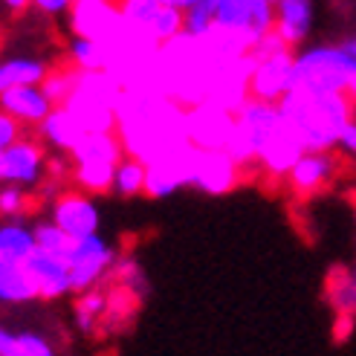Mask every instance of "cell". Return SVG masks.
I'll return each mask as SVG.
<instances>
[{
	"mask_svg": "<svg viewBox=\"0 0 356 356\" xmlns=\"http://www.w3.org/2000/svg\"><path fill=\"white\" fill-rule=\"evenodd\" d=\"M116 119V134L124 145V154L136 156L145 165L188 145L186 111L165 96L124 90Z\"/></svg>",
	"mask_w": 356,
	"mask_h": 356,
	"instance_id": "cell-1",
	"label": "cell"
},
{
	"mask_svg": "<svg viewBox=\"0 0 356 356\" xmlns=\"http://www.w3.org/2000/svg\"><path fill=\"white\" fill-rule=\"evenodd\" d=\"M284 122L296 131L301 145L313 154H325L339 145V136L350 122H356V102L350 93L313 96L307 90H290L278 102Z\"/></svg>",
	"mask_w": 356,
	"mask_h": 356,
	"instance_id": "cell-2",
	"label": "cell"
},
{
	"mask_svg": "<svg viewBox=\"0 0 356 356\" xmlns=\"http://www.w3.org/2000/svg\"><path fill=\"white\" fill-rule=\"evenodd\" d=\"M353 81H356V61L342 49V44L310 47L301 56H296L293 90H307L313 96H336V93H350Z\"/></svg>",
	"mask_w": 356,
	"mask_h": 356,
	"instance_id": "cell-3",
	"label": "cell"
},
{
	"mask_svg": "<svg viewBox=\"0 0 356 356\" xmlns=\"http://www.w3.org/2000/svg\"><path fill=\"white\" fill-rule=\"evenodd\" d=\"M215 26L238 35L252 49L264 35L275 29V6L270 0H218Z\"/></svg>",
	"mask_w": 356,
	"mask_h": 356,
	"instance_id": "cell-4",
	"label": "cell"
},
{
	"mask_svg": "<svg viewBox=\"0 0 356 356\" xmlns=\"http://www.w3.org/2000/svg\"><path fill=\"white\" fill-rule=\"evenodd\" d=\"M67 264L70 278H73V293H87L116 266V249L108 246L99 235L81 238L70 249Z\"/></svg>",
	"mask_w": 356,
	"mask_h": 356,
	"instance_id": "cell-5",
	"label": "cell"
},
{
	"mask_svg": "<svg viewBox=\"0 0 356 356\" xmlns=\"http://www.w3.org/2000/svg\"><path fill=\"white\" fill-rule=\"evenodd\" d=\"M124 26V17L119 12V3L113 0H76L70 9V29L76 38L111 44Z\"/></svg>",
	"mask_w": 356,
	"mask_h": 356,
	"instance_id": "cell-6",
	"label": "cell"
},
{
	"mask_svg": "<svg viewBox=\"0 0 356 356\" xmlns=\"http://www.w3.org/2000/svg\"><path fill=\"white\" fill-rule=\"evenodd\" d=\"M235 131V113H229L220 104H194L186 111V134L188 142L200 151H226V142Z\"/></svg>",
	"mask_w": 356,
	"mask_h": 356,
	"instance_id": "cell-7",
	"label": "cell"
},
{
	"mask_svg": "<svg viewBox=\"0 0 356 356\" xmlns=\"http://www.w3.org/2000/svg\"><path fill=\"white\" fill-rule=\"evenodd\" d=\"M296 87V56L281 52V56L255 61V70L249 76V99L278 104Z\"/></svg>",
	"mask_w": 356,
	"mask_h": 356,
	"instance_id": "cell-8",
	"label": "cell"
},
{
	"mask_svg": "<svg viewBox=\"0 0 356 356\" xmlns=\"http://www.w3.org/2000/svg\"><path fill=\"white\" fill-rule=\"evenodd\" d=\"M47 171V154L32 136H21L12 148L3 151V168H0V183L32 188L41 183Z\"/></svg>",
	"mask_w": 356,
	"mask_h": 356,
	"instance_id": "cell-9",
	"label": "cell"
},
{
	"mask_svg": "<svg viewBox=\"0 0 356 356\" xmlns=\"http://www.w3.org/2000/svg\"><path fill=\"white\" fill-rule=\"evenodd\" d=\"M52 223L73 238H93L99 235V209L96 203L81 191H61L56 200H52Z\"/></svg>",
	"mask_w": 356,
	"mask_h": 356,
	"instance_id": "cell-10",
	"label": "cell"
},
{
	"mask_svg": "<svg viewBox=\"0 0 356 356\" xmlns=\"http://www.w3.org/2000/svg\"><path fill=\"white\" fill-rule=\"evenodd\" d=\"M305 154H307V148L301 145V139L296 136V131L284 122L281 128L275 131V136L264 145V151L258 156V168L266 177H273V180H287L290 171L296 168V163Z\"/></svg>",
	"mask_w": 356,
	"mask_h": 356,
	"instance_id": "cell-11",
	"label": "cell"
},
{
	"mask_svg": "<svg viewBox=\"0 0 356 356\" xmlns=\"http://www.w3.org/2000/svg\"><path fill=\"white\" fill-rule=\"evenodd\" d=\"M241 165L226 151H200L191 186L203 194H226L241 183Z\"/></svg>",
	"mask_w": 356,
	"mask_h": 356,
	"instance_id": "cell-12",
	"label": "cell"
},
{
	"mask_svg": "<svg viewBox=\"0 0 356 356\" xmlns=\"http://www.w3.org/2000/svg\"><path fill=\"white\" fill-rule=\"evenodd\" d=\"M26 270L32 273L35 284H38V296L41 298H61L67 293H73V278H70V264L58 255H49L44 249L35 252L24 261Z\"/></svg>",
	"mask_w": 356,
	"mask_h": 356,
	"instance_id": "cell-13",
	"label": "cell"
},
{
	"mask_svg": "<svg viewBox=\"0 0 356 356\" xmlns=\"http://www.w3.org/2000/svg\"><path fill=\"white\" fill-rule=\"evenodd\" d=\"M336 174H339V159H336L333 151H325V154L307 151L296 163V168L290 171L287 186L296 194H316V191H322L325 186H330Z\"/></svg>",
	"mask_w": 356,
	"mask_h": 356,
	"instance_id": "cell-14",
	"label": "cell"
},
{
	"mask_svg": "<svg viewBox=\"0 0 356 356\" xmlns=\"http://www.w3.org/2000/svg\"><path fill=\"white\" fill-rule=\"evenodd\" d=\"M52 108L56 104L47 99L41 87H6L0 93V111L21 124H41L52 113Z\"/></svg>",
	"mask_w": 356,
	"mask_h": 356,
	"instance_id": "cell-15",
	"label": "cell"
},
{
	"mask_svg": "<svg viewBox=\"0 0 356 356\" xmlns=\"http://www.w3.org/2000/svg\"><path fill=\"white\" fill-rule=\"evenodd\" d=\"M313 26V0H284L275 6V32L290 49L307 41Z\"/></svg>",
	"mask_w": 356,
	"mask_h": 356,
	"instance_id": "cell-16",
	"label": "cell"
},
{
	"mask_svg": "<svg viewBox=\"0 0 356 356\" xmlns=\"http://www.w3.org/2000/svg\"><path fill=\"white\" fill-rule=\"evenodd\" d=\"M64 108L70 111V116H73L79 122V128L84 134H113L116 131V111L108 108V104H102L90 96H84V93H73L70 96V102L64 104Z\"/></svg>",
	"mask_w": 356,
	"mask_h": 356,
	"instance_id": "cell-17",
	"label": "cell"
},
{
	"mask_svg": "<svg viewBox=\"0 0 356 356\" xmlns=\"http://www.w3.org/2000/svg\"><path fill=\"white\" fill-rule=\"evenodd\" d=\"M70 156L76 165H119L128 154L119 134H87Z\"/></svg>",
	"mask_w": 356,
	"mask_h": 356,
	"instance_id": "cell-18",
	"label": "cell"
},
{
	"mask_svg": "<svg viewBox=\"0 0 356 356\" xmlns=\"http://www.w3.org/2000/svg\"><path fill=\"white\" fill-rule=\"evenodd\" d=\"M38 134L49 142L52 148H58L61 154H73L79 148V142L87 136L81 128H79V122L70 116V111L64 108H52V113L38 124Z\"/></svg>",
	"mask_w": 356,
	"mask_h": 356,
	"instance_id": "cell-19",
	"label": "cell"
},
{
	"mask_svg": "<svg viewBox=\"0 0 356 356\" xmlns=\"http://www.w3.org/2000/svg\"><path fill=\"white\" fill-rule=\"evenodd\" d=\"M41 298L26 264H3L0 261V301L6 305H24V301Z\"/></svg>",
	"mask_w": 356,
	"mask_h": 356,
	"instance_id": "cell-20",
	"label": "cell"
},
{
	"mask_svg": "<svg viewBox=\"0 0 356 356\" xmlns=\"http://www.w3.org/2000/svg\"><path fill=\"white\" fill-rule=\"evenodd\" d=\"M35 232L24 223H0V261L3 264H24L35 252Z\"/></svg>",
	"mask_w": 356,
	"mask_h": 356,
	"instance_id": "cell-21",
	"label": "cell"
},
{
	"mask_svg": "<svg viewBox=\"0 0 356 356\" xmlns=\"http://www.w3.org/2000/svg\"><path fill=\"white\" fill-rule=\"evenodd\" d=\"M325 296L330 301V307L336 310V316H353L356 318V281L353 273L345 266H336L327 273L325 281Z\"/></svg>",
	"mask_w": 356,
	"mask_h": 356,
	"instance_id": "cell-22",
	"label": "cell"
},
{
	"mask_svg": "<svg viewBox=\"0 0 356 356\" xmlns=\"http://www.w3.org/2000/svg\"><path fill=\"white\" fill-rule=\"evenodd\" d=\"M49 70L38 58H9L3 61V79L6 87H41Z\"/></svg>",
	"mask_w": 356,
	"mask_h": 356,
	"instance_id": "cell-23",
	"label": "cell"
},
{
	"mask_svg": "<svg viewBox=\"0 0 356 356\" xmlns=\"http://www.w3.org/2000/svg\"><path fill=\"white\" fill-rule=\"evenodd\" d=\"M145 180H148V165L139 163L136 156H124L116 165L113 191L119 197H136V194H145Z\"/></svg>",
	"mask_w": 356,
	"mask_h": 356,
	"instance_id": "cell-24",
	"label": "cell"
},
{
	"mask_svg": "<svg viewBox=\"0 0 356 356\" xmlns=\"http://www.w3.org/2000/svg\"><path fill=\"white\" fill-rule=\"evenodd\" d=\"M0 356H52V348L38 333L0 330Z\"/></svg>",
	"mask_w": 356,
	"mask_h": 356,
	"instance_id": "cell-25",
	"label": "cell"
},
{
	"mask_svg": "<svg viewBox=\"0 0 356 356\" xmlns=\"http://www.w3.org/2000/svg\"><path fill=\"white\" fill-rule=\"evenodd\" d=\"M79 76L81 70L79 67H61V70H49V76L44 79L41 90L47 93V99L56 104V108H61V104L70 102V96L76 93V84H79Z\"/></svg>",
	"mask_w": 356,
	"mask_h": 356,
	"instance_id": "cell-26",
	"label": "cell"
},
{
	"mask_svg": "<svg viewBox=\"0 0 356 356\" xmlns=\"http://www.w3.org/2000/svg\"><path fill=\"white\" fill-rule=\"evenodd\" d=\"M70 58H73V67L90 73V70H108L111 67V49L104 44L96 41H84V38H73L70 44Z\"/></svg>",
	"mask_w": 356,
	"mask_h": 356,
	"instance_id": "cell-27",
	"label": "cell"
},
{
	"mask_svg": "<svg viewBox=\"0 0 356 356\" xmlns=\"http://www.w3.org/2000/svg\"><path fill=\"white\" fill-rule=\"evenodd\" d=\"M73 180L87 194H111L116 180V165H76Z\"/></svg>",
	"mask_w": 356,
	"mask_h": 356,
	"instance_id": "cell-28",
	"label": "cell"
},
{
	"mask_svg": "<svg viewBox=\"0 0 356 356\" xmlns=\"http://www.w3.org/2000/svg\"><path fill=\"white\" fill-rule=\"evenodd\" d=\"M148 32H151V38H154L159 47L168 44V41H174V38H180V35L186 32V12L171 9V6H163V9L156 12L154 21H151Z\"/></svg>",
	"mask_w": 356,
	"mask_h": 356,
	"instance_id": "cell-29",
	"label": "cell"
},
{
	"mask_svg": "<svg viewBox=\"0 0 356 356\" xmlns=\"http://www.w3.org/2000/svg\"><path fill=\"white\" fill-rule=\"evenodd\" d=\"M104 313H108V296L99 290H87L76 301V325L84 333H93V327L99 325V318H104Z\"/></svg>",
	"mask_w": 356,
	"mask_h": 356,
	"instance_id": "cell-30",
	"label": "cell"
},
{
	"mask_svg": "<svg viewBox=\"0 0 356 356\" xmlns=\"http://www.w3.org/2000/svg\"><path fill=\"white\" fill-rule=\"evenodd\" d=\"M32 232H35V246L44 249V252H49V255H58L64 261H67L70 249H73V243H76L73 238L64 232V229H58L52 220L49 223H35Z\"/></svg>",
	"mask_w": 356,
	"mask_h": 356,
	"instance_id": "cell-31",
	"label": "cell"
},
{
	"mask_svg": "<svg viewBox=\"0 0 356 356\" xmlns=\"http://www.w3.org/2000/svg\"><path fill=\"white\" fill-rule=\"evenodd\" d=\"M116 3H119L124 24L136 29H148L156 12L163 9V0H116Z\"/></svg>",
	"mask_w": 356,
	"mask_h": 356,
	"instance_id": "cell-32",
	"label": "cell"
},
{
	"mask_svg": "<svg viewBox=\"0 0 356 356\" xmlns=\"http://www.w3.org/2000/svg\"><path fill=\"white\" fill-rule=\"evenodd\" d=\"M29 209V194L21 186H3L0 188V215L3 218H21Z\"/></svg>",
	"mask_w": 356,
	"mask_h": 356,
	"instance_id": "cell-33",
	"label": "cell"
},
{
	"mask_svg": "<svg viewBox=\"0 0 356 356\" xmlns=\"http://www.w3.org/2000/svg\"><path fill=\"white\" fill-rule=\"evenodd\" d=\"M17 139H21V122L12 119L9 113L0 111V151L12 148Z\"/></svg>",
	"mask_w": 356,
	"mask_h": 356,
	"instance_id": "cell-34",
	"label": "cell"
},
{
	"mask_svg": "<svg viewBox=\"0 0 356 356\" xmlns=\"http://www.w3.org/2000/svg\"><path fill=\"white\" fill-rule=\"evenodd\" d=\"M116 281L122 284L124 290H131V287L136 290L139 281H142V270H139L134 261H119V264H116Z\"/></svg>",
	"mask_w": 356,
	"mask_h": 356,
	"instance_id": "cell-35",
	"label": "cell"
},
{
	"mask_svg": "<svg viewBox=\"0 0 356 356\" xmlns=\"http://www.w3.org/2000/svg\"><path fill=\"white\" fill-rule=\"evenodd\" d=\"M70 168H76V163H70V154H58V156H47V177H61L70 174Z\"/></svg>",
	"mask_w": 356,
	"mask_h": 356,
	"instance_id": "cell-36",
	"label": "cell"
},
{
	"mask_svg": "<svg viewBox=\"0 0 356 356\" xmlns=\"http://www.w3.org/2000/svg\"><path fill=\"white\" fill-rule=\"evenodd\" d=\"M32 6L44 15H64L76 6V0H32Z\"/></svg>",
	"mask_w": 356,
	"mask_h": 356,
	"instance_id": "cell-37",
	"label": "cell"
},
{
	"mask_svg": "<svg viewBox=\"0 0 356 356\" xmlns=\"http://www.w3.org/2000/svg\"><path fill=\"white\" fill-rule=\"evenodd\" d=\"M336 148H342L345 154L356 156V122H350L348 128L342 131V136H339V145H336Z\"/></svg>",
	"mask_w": 356,
	"mask_h": 356,
	"instance_id": "cell-38",
	"label": "cell"
},
{
	"mask_svg": "<svg viewBox=\"0 0 356 356\" xmlns=\"http://www.w3.org/2000/svg\"><path fill=\"white\" fill-rule=\"evenodd\" d=\"M353 322H356L353 316H336V325H333V336H336V339H339V342L348 339V333H350Z\"/></svg>",
	"mask_w": 356,
	"mask_h": 356,
	"instance_id": "cell-39",
	"label": "cell"
},
{
	"mask_svg": "<svg viewBox=\"0 0 356 356\" xmlns=\"http://www.w3.org/2000/svg\"><path fill=\"white\" fill-rule=\"evenodd\" d=\"M200 0H163V6H171V9H180V12H188L194 9Z\"/></svg>",
	"mask_w": 356,
	"mask_h": 356,
	"instance_id": "cell-40",
	"label": "cell"
},
{
	"mask_svg": "<svg viewBox=\"0 0 356 356\" xmlns=\"http://www.w3.org/2000/svg\"><path fill=\"white\" fill-rule=\"evenodd\" d=\"M3 3H6L9 12L21 15V12H26V6H32V0H3Z\"/></svg>",
	"mask_w": 356,
	"mask_h": 356,
	"instance_id": "cell-41",
	"label": "cell"
},
{
	"mask_svg": "<svg viewBox=\"0 0 356 356\" xmlns=\"http://www.w3.org/2000/svg\"><path fill=\"white\" fill-rule=\"evenodd\" d=\"M342 49H345V52H348V56H350V58L356 61V38H348V41L342 44Z\"/></svg>",
	"mask_w": 356,
	"mask_h": 356,
	"instance_id": "cell-42",
	"label": "cell"
},
{
	"mask_svg": "<svg viewBox=\"0 0 356 356\" xmlns=\"http://www.w3.org/2000/svg\"><path fill=\"white\" fill-rule=\"evenodd\" d=\"M6 90V79H3V64H0V93Z\"/></svg>",
	"mask_w": 356,
	"mask_h": 356,
	"instance_id": "cell-43",
	"label": "cell"
},
{
	"mask_svg": "<svg viewBox=\"0 0 356 356\" xmlns=\"http://www.w3.org/2000/svg\"><path fill=\"white\" fill-rule=\"evenodd\" d=\"M350 99H353V102H356V81H353V84H350Z\"/></svg>",
	"mask_w": 356,
	"mask_h": 356,
	"instance_id": "cell-44",
	"label": "cell"
},
{
	"mask_svg": "<svg viewBox=\"0 0 356 356\" xmlns=\"http://www.w3.org/2000/svg\"><path fill=\"white\" fill-rule=\"evenodd\" d=\"M270 3H273V6H278V3H284V0H270Z\"/></svg>",
	"mask_w": 356,
	"mask_h": 356,
	"instance_id": "cell-45",
	"label": "cell"
},
{
	"mask_svg": "<svg viewBox=\"0 0 356 356\" xmlns=\"http://www.w3.org/2000/svg\"><path fill=\"white\" fill-rule=\"evenodd\" d=\"M0 168H3V151H0Z\"/></svg>",
	"mask_w": 356,
	"mask_h": 356,
	"instance_id": "cell-46",
	"label": "cell"
},
{
	"mask_svg": "<svg viewBox=\"0 0 356 356\" xmlns=\"http://www.w3.org/2000/svg\"><path fill=\"white\" fill-rule=\"evenodd\" d=\"M350 273H353V281H356V266H353V270H350Z\"/></svg>",
	"mask_w": 356,
	"mask_h": 356,
	"instance_id": "cell-47",
	"label": "cell"
},
{
	"mask_svg": "<svg viewBox=\"0 0 356 356\" xmlns=\"http://www.w3.org/2000/svg\"><path fill=\"white\" fill-rule=\"evenodd\" d=\"M353 215H356V200H353Z\"/></svg>",
	"mask_w": 356,
	"mask_h": 356,
	"instance_id": "cell-48",
	"label": "cell"
},
{
	"mask_svg": "<svg viewBox=\"0 0 356 356\" xmlns=\"http://www.w3.org/2000/svg\"><path fill=\"white\" fill-rule=\"evenodd\" d=\"M0 330H3V327H0Z\"/></svg>",
	"mask_w": 356,
	"mask_h": 356,
	"instance_id": "cell-49",
	"label": "cell"
}]
</instances>
